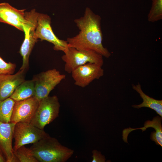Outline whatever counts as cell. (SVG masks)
<instances>
[{
    "label": "cell",
    "mask_w": 162,
    "mask_h": 162,
    "mask_svg": "<svg viewBox=\"0 0 162 162\" xmlns=\"http://www.w3.org/2000/svg\"><path fill=\"white\" fill-rule=\"evenodd\" d=\"M101 21L99 15L86 8L83 16L74 20L80 31L76 36L67 39L69 46L80 50L93 51L109 58L111 54L102 43Z\"/></svg>",
    "instance_id": "cell-1"
},
{
    "label": "cell",
    "mask_w": 162,
    "mask_h": 162,
    "mask_svg": "<svg viewBox=\"0 0 162 162\" xmlns=\"http://www.w3.org/2000/svg\"><path fill=\"white\" fill-rule=\"evenodd\" d=\"M29 148L38 162H65L74 153L50 136L33 144Z\"/></svg>",
    "instance_id": "cell-2"
},
{
    "label": "cell",
    "mask_w": 162,
    "mask_h": 162,
    "mask_svg": "<svg viewBox=\"0 0 162 162\" xmlns=\"http://www.w3.org/2000/svg\"><path fill=\"white\" fill-rule=\"evenodd\" d=\"M63 52L62 59L65 63L64 70L68 73L88 63H95L101 67L104 64L103 56L93 51L80 50L68 46Z\"/></svg>",
    "instance_id": "cell-3"
},
{
    "label": "cell",
    "mask_w": 162,
    "mask_h": 162,
    "mask_svg": "<svg viewBox=\"0 0 162 162\" xmlns=\"http://www.w3.org/2000/svg\"><path fill=\"white\" fill-rule=\"evenodd\" d=\"M38 13L33 9L29 12H25L26 23L22 25L25 34L24 40L20 47V53L22 57V63L20 69L27 71L29 68V58L31 53L38 39L35 34Z\"/></svg>",
    "instance_id": "cell-4"
},
{
    "label": "cell",
    "mask_w": 162,
    "mask_h": 162,
    "mask_svg": "<svg viewBox=\"0 0 162 162\" xmlns=\"http://www.w3.org/2000/svg\"><path fill=\"white\" fill-rule=\"evenodd\" d=\"M60 104L58 97L48 96L39 102L31 122L37 128L44 130L45 126L58 117Z\"/></svg>",
    "instance_id": "cell-5"
},
{
    "label": "cell",
    "mask_w": 162,
    "mask_h": 162,
    "mask_svg": "<svg viewBox=\"0 0 162 162\" xmlns=\"http://www.w3.org/2000/svg\"><path fill=\"white\" fill-rule=\"evenodd\" d=\"M65 75L54 68L43 71L33 76L35 85L34 97L39 102L49 96L50 92L63 80Z\"/></svg>",
    "instance_id": "cell-6"
},
{
    "label": "cell",
    "mask_w": 162,
    "mask_h": 162,
    "mask_svg": "<svg viewBox=\"0 0 162 162\" xmlns=\"http://www.w3.org/2000/svg\"><path fill=\"white\" fill-rule=\"evenodd\" d=\"M50 136L44 130L31 123H17L15 124L13 138L15 142L14 150L25 145L36 143Z\"/></svg>",
    "instance_id": "cell-7"
},
{
    "label": "cell",
    "mask_w": 162,
    "mask_h": 162,
    "mask_svg": "<svg viewBox=\"0 0 162 162\" xmlns=\"http://www.w3.org/2000/svg\"><path fill=\"white\" fill-rule=\"evenodd\" d=\"M51 19L47 14L38 13L35 31L37 38L52 44L53 49L64 52L69 46L67 41L59 39L54 33L51 26Z\"/></svg>",
    "instance_id": "cell-8"
},
{
    "label": "cell",
    "mask_w": 162,
    "mask_h": 162,
    "mask_svg": "<svg viewBox=\"0 0 162 162\" xmlns=\"http://www.w3.org/2000/svg\"><path fill=\"white\" fill-rule=\"evenodd\" d=\"M71 73L74 84L84 88L93 80L102 76L104 70L101 67L96 64L88 63L76 68Z\"/></svg>",
    "instance_id": "cell-9"
},
{
    "label": "cell",
    "mask_w": 162,
    "mask_h": 162,
    "mask_svg": "<svg viewBox=\"0 0 162 162\" xmlns=\"http://www.w3.org/2000/svg\"><path fill=\"white\" fill-rule=\"evenodd\" d=\"M39 102L34 97L15 102L10 122L15 123L19 122L30 123Z\"/></svg>",
    "instance_id": "cell-10"
},
{
    "label": "cell",
    "mask_w": 162,
    "mask_h": 162,
    "mask_svg": "<svg viewBox=\"0 0 162 162\" xmlns=\"http://www.w3.org/2000/svg\"><path fill=\"white\" fill-rule=\"evenodd\" d=\"M16 123H5L0 122V150L4 156L6 162H16L12 146Z\"/></svg>",
    "instance_id": "cell-11"
},
{
    "label": "cell",
    "mask_w": 162,
    "mask_h": 162,
    "mask_svg": "<svg viewBox=\"0 0 162 162\" xmlns=\"http://www.w3.org/2000/svg\"><path fill=\"white\" fill-rule=\"evenodd\" d=\"M27 70H20L15 74L0 75V101L10 97L25 80Z\"/></svg>",
    "instance_id": "cell-12"
},
{
    "label": "cell",
    "mask_w": 162,
    "mask_h": 162,
    "mask_svg": "<svg viewBox=\"0 0 162 162\" xmlns=\"http://www.w3.org/2000/svg\"><path fill=\"white\" fill-rule=\"evenodd\" d=\"M18 10L6 2L0 3V22L7 24L23 31L22 25L26 23L25 10Z\"/></svg>",
    "instance_id": "cell-13"
},
{
    "label": "cell",
    "mask_w": 162,
    "mask_h": 162,
    "mask_svg": "<svg viewBox=\"0 0 162 162\" xmlns=\"http://www.w3.org/2000/svg\"><path fill=\"white\" fill-rule=\"evenodd\" d=\"M162 117L157 116L153 118L152 121H146L144 124V126L139 128H129L125 129L127 134H129L131 131L136 129H140L142 131L145 130L148 128H152L155 129V131L151 133L150 135L151 140L154 142L156 144L162 146V127L161 124Z\"/></svg>",
    "instance_id": "cell-14"
},
{
    "label": "cell",
    "mask_w": 162,
    "mask_h": 162,
    "mask_svg": "<svg viewBox=\"0 0 162 162\" xmlns=\"http://www.w3.org/2000/svg\"><path fill=\"white\" fill-rule=\"evenodd\" d=\"M133 89L137 92L142 99L143 102L140 104L133 105L132 106L139 109L142 107H146L155 110L156 113L162 117V100L155 99L146 94L142 91L139 83L136 85H132Z\"/></svg>",
    "instance_id": "cell-15"
},
{
    "label": "cell",
    "mask_w": 162,
    "mask_h": 162,
    "mask_svg": "<svg viewBox=\"0 0 162 162\" xmlns=\"http://www.w3.org/2000/svg\"><path fill=\"white\" fill-rule=\"evenodd\" d=\"M35 94V85L34 81L25 80L15 89L10 97L15 102L24 100L32 97Z\"/></svg>",
    "instance_id": "cell-16"
},
{
    "label": "cell",
    "mask_w": 162,
    "mask_h": 162,
    "mask_svg": "<svg viewBox=\"0 0 162 162\" xmlns=\"http://www.w3.org/2000/svg\"><path fill=\"white\" fill-rule=\"evenodd\" d=\"M15 102L10 97L0 101V122L5 123L10 122Z\"/></svg>",
    "instance_id": "cell-17"
},
{
    "label": "cell",
    "mask_w": 162,
    "mask_h": 162,
    "mask_svg": "<svg viewBox=\"0 0 162 162\" xmlns=\"http://www.w3.org/2000/svg\"><path fill=\"white\" fill-rule=\"evenodd\" d=\"M14 154L18 162H38L33 155L30 148L24 146L14 151Z\"/></svg>",
    "instance_id": "cell-18"
},
{
    "label": "cell",
    "mask_w": 162,
    "mask_h": 162,
    "mask_svg": "<svg viewBox=\"0 0 162 162\" xmlns=\"http://www.w3.org/2000/svg\"><path fill=\"white\" fill-rule=\"evenodd\" d=\"M152 1L148 18L149 22H154L162 19V0H152Z\"/></svg>",
    "instance_id": "cell-19"
},
{
    "label": "cell",
    "mask_w": 162,
    "mask_h": 162,
    "mask_svg": "<svg viewBox=\"0 0 162 162\" xmlns=\"http://www.w3.org/2000/svg\"><path fill=\"white\" fill-rule=\"evenodd\" d=\"M16 65L11 62L7 63L0 56V75L13 74L14 73Z\"/></svg>",
    "instance_id": "cell-20"
},
{
    "label": "cell",
    "mask_w": 162,
    "mask_h": 162,
    "mask_svg": "<svg viewBox=\"0 0 162 162\" xmlns=\"http://www.w3.org/2000/svg\"><path fill=\"white\" fill-rule=\"evenodd\" d=\"M93 158L92 162H104L105 161V157L102 155L100 152L96 150L92 151Z\"/></svg>",
    "instance_id": "cell-21"
},
{
    "label": "cell",
    "mask_w": 162,
    "mask_h": 162,
    "mask_svg": "<svg viewBox=\"0 0 162 162\" xmlns=\"http://www.w3.org/2000/svg\"><path fill=\"white\" fill-rule=\"evenodd\" d=\"M6 162V160L3 154L0 150V162Z\"/></svg>",
    "instance_id": "cell-22"
}]
</instances>
